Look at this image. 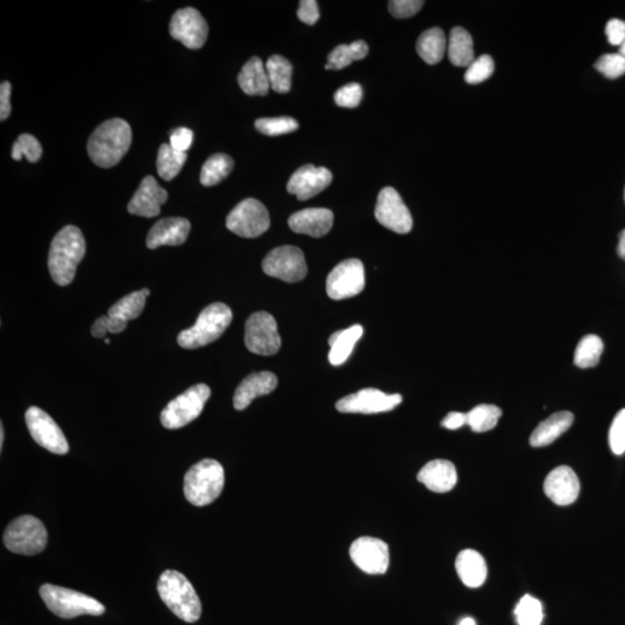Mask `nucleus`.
Segmentation results:
<instances>
[{"label":"nucleus","instance_id":"nucleus-1","mask_svg":"<svg viewBox=\"0 0 625 625\" xmlns=\"http://www.w3.org/2000/svg\"><path fill=\"white\" fill-rule=\"evenodd\" d=\"M131 142L133 130L126 120H108L90 135L88 144L89 156L99 167H114L129 150Z\"/></svg>","mask_w":625,"mask_h":625},{"label":"nucleus","instance_id":"nucleus-2","mask_svg":"<svg viewBox=\"0 0 625 625\" xmlns=\"http://www.w3.org/2000/svg\"><path fill=\"white\" fill-rule=\"evenodd\" d=\"M86 253L84 235L73 225L60 229L49 251L48 266L52 280L60 286L73 283L75 271Z\"/></svg>","mask_w":625,"mask_h":625},{"label":"nucleus","instance_id":"nucleus-3","mask_svg":"<svg viewBox=\"0 0 625 625\" xmlns=\"http://www.w3.org/2000/svg\"><path fill=\"white\" fill-rule=\"evenodd\" d=\"M158 593L169 611L187 623L197 622L202 615L201 600L186 575L167 570L158 581Z\"/></svg>","mask_w":625,"mask_h":625},{"label":"nucleus","instance_id":"nucleus-4","mask_svg":"<svg viewBox=\"0 0 625 625\" xmlns=\"http://www.w3.org/2000/svg\"><path fill=\"white\" fill-rule=\"evenodd\" d=\"M225 484L223 466L212 459L196 463L184 476L183 492L194 506L210 505L220 496Z\"/></svg>","mask_w":625,"mask_h":625},{"label":"nucleus","instance_id":"nucleus-5","mask_svg":"<svg viewBox=\"0 0 625 625\" xmlns=\"http://www.w3.org/2000/svg\"><path fill=\"white\" fill-rule=\"evenodd\" d=\"M233 312L223 303L211 304L201 312L195 325L181 331L178 343L183 349H197L210 344L225 333L231 325Z\"/></svg>","mask_w":625,"mask_h":625},{"label":"nucleus","instance_id":"nucleus-6","mask_svg":"<svg viewBox=\"0 0 625 625\" xmlns=\"http://www.w3.org/2000/svg\"><path fill=\"white\" fill-rule=\"evenodd\" d=\"M40 596L49 611L60 619L71 620L81 615L100 616L105 612L104 606L96 598L50 583L41 587Z\"/></svg>","mask_w":625,"mask_h":625},{"label":"nucleus","instance_id":"nucleus-7","mask_svg":"<svg viewBox=\"0 0 625 625\" xmlns=\"http://www.w3.org/2000/svg\"><path fill=\"white\" fill-rule=\"evenodd\" d=\"M47 541V529L33 515H22L15 519L4 533L5 547L19 555H37L44 551Z\"/></svg>","mask_w":625,"mask_h":625},{"label":"nucleus","instance_id":"nucleus-8","mask_svg":"<svg viewBox=\"0 0 625 625\" xmlns=\"http://www.w3.org/2000/svg\"><path fill=\"white\" fill-rule=\"evenodd\" d=\"M210 395L211 390L204 383L190 387L168 403L161 413V423L169 430L186 427L201 415Z\"/></svg>","mask_w":625,"mask_h":625},{"label":"nucleus","instance_id":"nucleus-9","mask_svg":"<svg viewBox=\"0 0 625 625\" xmlns=\"http://www.w3.org/2000/svg\"><path fill=\"white\" fill-rule=\"evenodd\" d=\"M226 226L241 238H258L270 228L268 210L258 199H243L229 212Z\"/></svg>","mask_w":625,"mask_h":625},{"label":"nucleus","instance_id":"nucleus-10","mask_svg":"<svg viewBox=\"0 0 625 625\" xmlns=\"http://www.w3.org/2000/svg\"><path fill=\"white\" fill-rule=\"evenodd\" d=\"M244 344L256 355L273 356L280 351L282 340L274 316L266 312L251 314L246 322Z\"/></svg>","mask_w":625,"mask_h":625},{"label":"nucleus","instance_id":"nucleus-11","mask_svg":"<svg viewBox=\"0 0 625 625\" xmlns=\"http://www.w3.org/2000/svg\"><path fill=\"white\" fill-rule=\"evenodd\" d=\"M262 269L270 277L286 283H297L307 274L306 259L303 251L295 246H282L271 251L263 259Z\"/></svg>","mask_w":625,"mask_h":625},{"label":"nucleus","instance_id":"nucleus-12","mask_svg":"<svg viewBox=\"0 0 625 625\" xmlns=\"http://www.w3.org/2000/svg\"><path fill=\"white\" fill-rule=\"evenodd\" d=\"M365 288V269L360 259L350 258L338 263L327 278V293L331 299L352 298Z\"/></svg>","mask_w":625,"mask_h":625},{"label":"nucleus","instance_id":"nucleus-13","mask_svg":"<svg viewBox=\"0 0 625 625\" xmlns=\"http://www.w3.org/2000/svg\"><path fill=\"white\" fill-rule=\"evenodd\" d=\"M26 424L40 446L51 453L64 455L69 451V443L56 421L47 413L37 406H30L26 412Z\"/></svg>","mask_w":625,"mask_h":625},{"label":"nucleus","instance_id":"nucleus-14","mask_svg":"<svg viewBox=\"0 0 625 625\" xmlns=\"http://www.w3.org/2000/svg\"><path fill=\"white\" fill-rule=\"evenodd\" d=\"M173 39L180 41L191 50H198L205 44L209 26L203 15L194 7L176 11L169 24Z\"/></svg>","mask_w":625,"mask_h":625},{"label":"nucleus","instance_id":"nucleus-15","mask_svg":"<svg viewBox=\"0 0 625 625\" xmlns=\"http://www.w3.org/2000/svg\"><path fill=\"white\" fill-rule=\"evenodd\" d=\"M374 214L380 224L398 235H406L413 229L412 213L394 188L380 191Z\"/></svg>","mask_w":625,"mask_h":625},{"label":"nucleus","instance_id":"nucleus-16","mask_svg":"<svg viewBox=\"0 0 625 625\" xmlns=\"http://www.w3.org/2000/svg\"><path fill=\"white\" fill-rule=\"evenodd\" d=\"M401 402L400 394L388 395L374 388H367L341 398L336 403V409L343 413L371 415V413L391 412L401 405Z\"/></svg>","mask_w":625,"mask_h":625},{"label":"nucleus","instance_id":"nucleus-17","mask_svg":"<svg viewBox=\"0 0 625 625\" xmlns=\"http://www.w3.org/2000/svg\"><path fill=\"white\" fill-rule=\"evenodd\" d=\"M350 557L367 575H385L390 567V549L380 538H357L350 547Z\"/></svg>","mask_w":625,"mask_h":625},{"label":"nucleus","instance_id":"nucleus-18","mask_svg":"<svg viewBox=\"0 0 625 625\" xmlns=\"http://www.w3.org/2000/svg\"><path fill=\"white\" fill-rule=\"evenodd\" d=\"M544 490L556 505L567 506L577 500L581 492V482L574 469L560 466L549 473L544 481Z\"/></svg>","mask_w":625,"mask_h":625},{"label":"nucleus","instance_id":"nucleus-19","mask_svg":"<svg viewBox=\"0 0 625 625\" xmlns=\"http://www.w3.org/2000/svg\"><path fill=\"white\" fill-rule=\"evenodd\" d=\"M331 181L333 174L329 169L306 165L293 173L286 188L289 193L296 195L299 201H307L322 193L330 186Z\"/></svg>","mask_w":625,"mask_h":625},{"label":"nucleus","instance_id":"nucleus-20","mask_svg":"<svg viewBox=\"0 0 625 625\" xmlns=\"http://www.w3.org/2000/svg\"><path fill=\"white\" fill-rule=\"evenodd\" d=\"M167 191L158 184L153 176H146L127 204V211L135 216L153 218L159 216L161 205L167 202Z\"/></svg>","mask_w":625,"mask_h":625},{"label":"nucleus","instance_id":"nucleus-21","mask_svg":"<svg viewBox=\"0 0 625 625\" xmlns=\"http://www.w3.org/2000/svg\"><path fill=\"white\" fill-rule=\"evenodd\" d=\"M190 229V221L186 218H164L150 229L146 246L150 250H157L161 246H180L186 243Z\"/></svg>","mask_w":625,"mask_h":625},{"label":"nucleus","instance_id":"nucleus-22","mask_svg":"<svg viewBox=\"0 0 625 625\" xmlns=\"http://www.w3.org/2000/svg\"><path fill=\"white\" fill-rule=\"evenodd\" d=\"M333 224L334 213L325 208L301 210L289 218V226L293 232L312 238H321L328 235Z\"/></svg>","mask_w":625,"mask_h":625},{"label":"nucleus","instance_id":"nucleus-23","mask_svg":"<svg viewBox=\"0 0 625 625\" xmlns=\"http://www.w3.org/2000/svg\"><path fill=\"white\" fill-rule=\"evenodd\" d=\"M278 385L277 376L271 372H258L248 375L236 388L233 405L236 410H244L256 397L273 393Z\"/></svg>","mask_w":625,"mask_h":625},{"label":"nucleus","instance_id":"nucleus-24","mask_svg":"<svg viewBox=\"0 0 625 625\" xmlns=\"http://www.w3.org/2000/svg\"><path fill=\"white\" fill-rule=\"evenodd\" d=\"M417 480L430 491L445 493L451 491L457 484V469L451 461L433 460L421 469Z\"/></svg>","mask_w":625,"mask_h":625},{"label":"nucleus","instance_id":"nucleus-25","mask_svg":"<svg viewBox=\"0 0 625 625\" xmlns=\"http://www.w3.org/2000/svg\"><path fill=\"white\" fill-rule=\"evenodd\" d=\"M455 567L462 583L470 589L483 585L487 579V563L480 552L472 549H466L459 553Z\"/></svg>","mask_w":625,"mask_h":625},{"label":"nucleus","instance_id":"nucleus-26","mask_svg":"<svg viewBox=\"0 0 625 625\" xmlns=\"http://www.w3.org/2000/svg\"><path fill=\"white\" fill-rule=\"evenodd\" d=\"M574 413L559 412L553 413L547 420L542 421L530 436L529 443L533 447H544L551 445L560 436L564 435L571 425L574 424Z\"/></svg>","mask_w":625,"mask_h":625},{"label":"nucleus","instance_id":"nucleus-27","mask_svg":"<svg viewBox=\"0 0 625 625\" xmlns=\"http://www.w3.org/2000/svg\"><path fill=\"white\" fill-rule=\"evenodd\" d=\"M238 82L241 89L251 96H265L271 89L266 67L258 58H251L244 64Z\"/></svg>","mask_w":625,"mask_h":625},{"label":"nucleus","instance_id":"nucleus-28","mask_svg":"<svg viewBox=\"0 0 625 625\" xmlns=\"http://www.w3.org/2000/svg\"><path fill=\"white\" fill-rule=\"evenodd\" d=\"M364 329L355 325L348 329L338 330L329 337V361L334 367H341L352 353L356 343L363 336Z\"/></svg>","mask_w":625,"mask_h":625},{"label":"nucleus","instance_id":"nucleus-29","mask_svg":"<svg viewBox=\"0 0 625 625\" xmlns=\"http://www.w3.org/2000/svg\"><path fill=\"white\" fill-rule=\"evenodd\" d=\"M448 58L455 66L468 67L475 60L473 48V37L465 28L455 27L451 30L447 44Z\"/></svg>","mask_w":625,"mask_h":625},{"label":"nucleus","instance_id":"nucleus-30","mask_svg":"<svg viewBox=\"0 0 625 625\" xmlns=\"http://www.w3.org/2000/svg\"><path fill=\"white\" fill-rule=\"evenodd\" d=\"M445 33L438 27L425 30L417 41V52L425 63L435 66L444 58L447 50Z\"/></svg>","mask_w":625,"mask_h":625},{"label":"nucleus","instance_id":"nucleus-31","mask_svg":"<svg viewBox=\"0 0 625 625\" xmlns=\"http://www.w3.org/2000/svg\"><path fill=\"white\" fill-rule=\"evenodd\" d=\"M270 88L274 92L284 94L289 92L292 86V64L283 56H271L266 64Z\"/></svg>","mask_w":625,"mask_h":625},{"label":"nucleus","instance_id":"nucleus-32","mask_svg":"<svg viewBox=\"0 0 625 625\" xmlns=\"http://www.w3.org/2000/svg\"><path fill=\"white\" fill-rule=\"evenodd\" d=\"M368 55V45L364 41H355L351 44H341L328 55L326 70H342L355 60H360Z\"/></svg>","mask_w":625,"mask_h":625},{"label":"nucleus","instance_id":"nucleus-33","mask_svg":"<svg viewBox=\"0 0 625 625\" xmlns=\"http://www.w3.org/2000/svg\"><path fill=\"white\" fill-rule=\"evenodd\" d=\"M235 167V161L225 153L211 156L203 165L201 183L204 187H212L228 178Z\"/></svg>","mask_w":625,"mask_h":625},{"label":"nucleus","instance_id":"nucleus-34","mask_svg":"<svg viewBox=\"0 0 625 625\" xmlns=\"http://www.w3.org/2000/svg\"><path fill=\"white\" fill-rule=\"evenodd\" d=\"M186 152H179L172 148L171 144L160 146L157 158L158 174L165 181L176 178L187 160Z\"/></svg>","mask_w":625,"mask_h":625},{"label":"nucleus","instance_id":"nucleus-35","mask_svg":"<svg viewBox=\"0 0 625 625\" xmlns=\"http://www.w3.org/2000/svg\"><path fill=\"white\" fill-rule=\"evenodd\" d=\"M604 352V342L597 335L583 337L575 352V364L581 368L597 367Z\"/></svg>","mask_w":625,"mask_h":625},{"label":"nucleus","instance_id":"nucleus-36","mask_svg":"<svg viewBox=\"0 0 625 625\" xmlns=\"http://www.w3.org/2000/svg\"><path fill=\"white\" fill-rule=\"evenodd\" d=\"M502 416V410L492 405H480L467 413V425L474 432L482 433L492 430Z\"/></svg>","mask_w":625,"mask_h":625},{"label":"nucleus","instance_id":"nucleus-37","mask_svg":"<svg viewBox=\"0 0 625 625\" xmlns=\"http://www.w3.org/2000/svg\"><path fill=\"white\" fill-rule=\"evenodd\" d=\"M146 297L142 291L130 293L109 308L108 315L129 321L137 319L144 311Z\"/></svg>","mask_w":625,"mask_h":625},{"label":"nucleus","instance_id":"nucleus-38","mask_svg":"<svg viewBox=\"0 0 625 625\" xmlns=\"http://www.w3.org/2000/svg\"><path fill=\"white\" fill-rule=\"evenodd\" d=\"M42 153V145L33 135L22 134L14 142L11 156L15 161L21 160V158L25 157L29 163L34 164L41 159Z\"/></svg>","mask_w":625,"mask_h":625},{"label":"nucleus","instance_id":"nucleus-39","mask_svg":"<svg viewBox=\"0 0 625 625\" xmlns=\"http://www.w3.org/2000/svg\"><path fill=\"white\" fill-rule=\"evenodd\" d=\"M255 127L259 133L270 137L291 134L299 127L298 122L295 119L282 116V118L259 119L255 122Z\"/></svg>","mask_w":625,"mask_h":625},{"label":"nucleus","instance_id":"nucleus-40","mask_svg":"<svg viewBox=\"0 0 625 625\" xmlns=\"http://www.w3.org/2000/svg\"><path fill=\"white\" fill-rule=\"evenodd\" d=\"M519 625H540L544 620L541 602L536 598L525 596L515 609Z\"/></svg>","mask_w":625,"mask_h":625},{"label":"nucleus","instance_id":"nucleus-41","mask_svg":"<svg viewBox=\"0 0 625 625\" xmlns=\"http://www.w3.org/2000/svg\"><path fill=\"white\" fill-rule=\"evenodd\" d=\"M495 71V63L489 55H482L474 60L466 71L465 79L470 85L480 84L490 78Z\"/></svg>","mask_w":625,"mask_h":625},{"label":"nucleus","instance_id":"nucleus-42","mask_svg":"<svg viewBox=\"0 0 625 625\" xmlns=\"http://www.w3.org/2000/svg\"><path fill=\"white\" fill-rule=\"evenodd\" d=\"M596 69L608 79L622 77L625 73V58L620 54L604 55L598 59Z\"/></svg>","mask_w":625,"mask_h":625},{"label":"nucleus","instance_id":"nucleus-43","mask_svg":"<svg viewBox=\"0 0 625 625\" xmlns=\"http://www.w3.org/2000/svg\"><path fill=\"white\" fill-rule=\"evenodd\" d=\"M609 446L613 454L622 455L625 451V409L613 418L609 430Z\"/></svg>","mask_w":625,"mask_h":625},{"label":"nucleus","instance_id":"nucleus-44","mask_svg":"<svg viewBox=\"0 0 625 625\" xmlns=\"http://www.w3.org/2000/svg\"><path fill=\"white\" fill-rule=\"evenodd\" d=\"M127 321L122 319L114 318V316L105 315L96 319L92 326V335L96 338H104L105 335L120 334L126 330Z\"/></svg>","mask_w":625,"mask_h":625},{"label":"nucleus","instance_id":"nucleus-45","mask_svg":"<svg viewBox=\"0 0 625 625\" xmlns=\"http://www.w3.org/2000/svg\"><path fill=\"white\" fill-rule=\"evenodd\" d=\"M361 99H363V89L356 82L343 86L334 96L335 103L343 108H356Z\"/></svg>","mask_w":625,"mask_h":625},{"label":"nucleus","instance_id":"nucleus-46","mask_svg":"<svg viewBox=\"0 0 625 625\" xmlns=\"http://www.w3.org/2000/svg\"><path fill=\"white\" fill-rule=\"evenodd\" d=\"M423 5L421 0H391L388 3V10L394 18L406 19L420 12Z\"/></svg>","mask_w":625,"mask_h":625},{"label":"nucleus","instance_id":"nucleus-47","mask_svg":"<svg viewBox=\"0 0 625 625\" xmlns=\"http://www.w3.org/2000/svg\"><path fill=\"white\" fill-rule=\"evenodd\" d=\"M194 141V133L188 127H179L171 135V146L179 152H186L191 148Z\"/></svg>","mask_w":625,"mask_h":625},{"label":"nucleus","instance_id":"nucleus-48","mask_svg":"<svg viewBox=\"0 0 625 625\" xmlns=\"http://www.w3.org/2000/svg\"><path fill=\"white\" fill-rule=\"evenodd\" d=\"M298 18L304 24L315 25L320 19L318 2L315 0H303L299 3Z\"/></svg>","mask_w":625,"mask_h":625},{"label":"nucleus","instance_id":"nucleus-49","mask_svg":"<svg viewBox=\"0 0 625 625\" xmlns=\"http://www.w3.org/2000/svg\"><path fill=\"white\" fill-rule=\"evenodd\" d=\"M606 35L612 45H621L625 40V22L619 19H612L606 26Z\"/></svg>","mask_w":625,"mask_h":625},{"label":"nucleus","instance_id":"nucleus-50","mask_svg":"<svg viewBox=\"0 0 625 625\" xmlns=\"http://www.w3.org/2000/svg\"><path fill=\"white\" fill-rule=\"evenodd\" d=\"M11 92L12 85L9 81H3L0 85V120H5L11 115Z\"/></svg>","mask_w":625,"mask_h":625},{"label":"nucleus","instance_id":"nucleus-51","mask_svg":"<svg viewBox=\"0 0 625 625\" xmlns=\"http://www.w3.org/2000/svg\"><path fill=\"white\" fill-rule=\"evenodd\" d=\"M443 428H447V430H458L467 425V413H450L445 417V420L442 421Z\"/></svg>","mask_w":625,"mask_h":625},{"label":"nucleus","instance_id":"nucleus-52","mask_svg":"<svg viewBox=\"0 0 625 625\" xmlns=\"http://www.w3.org/2000/svg\"><path fill=\"white\" fill-rule=\"evenodd\" d=\"M617 251H619L620 258H623L625 261V229L620 233Z\"/></svg>","mask_w":625,"mask_h":625},{"label":"nucleus","instance_id":"nucleus-53","mask_svg":"<svg viewBox=\"0 0 625 625\" xmlns=\"http://www.w3.org/2000/svg\"><path fill=\"white\" fill-rule=\"evenodd\" d=\"M4 436H5V432H4V427L2 424V425H0V450H3Z\"/></svg>","mask_w":625,"mask_h":625},{"label":"nucleus","instance_id":"nucleus-54","mask_svg":"<svg viewBox=\"0 0 625 625\" xmlns=\"http://www.w3.org/2000/svg\"><path fill=\"white\" fill-rule=\"evenodd\" d=\"M460 625H475V621L473 619H465L462 621Z\"/></svg>","mask_w":625,"mask_h":625},{"label":"nucleus","instance_id":"nucleus-55","mask_svg":"<svg viewBox=\"0 0 625 625\" xmlns=\"http://www.w3.org/2000/svg\"><path fill=\"white\" fill-rule=\"evenodd\" d=\"M619 54H620V55H622L623 58H625V40H624V42L620 45V52H619Z\"/></svg>","mask_w":625,"mask_h":625},{"label":"nucleus","instance_id":"nucleus-56","mask_svg":"<svg viewBox=\"0 0 625 625\" xmlns=\"http://www.w3.org/2000/svg\"><path fill=\"white\" fill-rule=\"evenodd\" d=\"M142 292L144 293V296H145V297H149V296H150V289H142Z\"/></svg>","mask_w":625,"mask_h":625},{"label":"nucleus","instance_id":"nucleus-57","mask_svg":"<svg viewBox=\"0 0 625 625\" xmlns=\"http://www.w3.org/2000/svg\"><path fill=\"white\" fill-rule=\"evenodd\" d=\"M104 343L105 344H111V340H109V338H105Z\"/></svg>","mask_w":625,"mask_h":625},{"label":"nucleus","instance_id":"nucleus-58","mask_svg":"<svg viewBox=\"0 0 625 625\" xmlns=\"http://www.w3.org/2000/svg\"><path fill=\"white\" fill-rule=\"evenodd\" d=\"M624 201H625V189H624Z\"/></svg>","mask_w":625,"mask_h":625}]
</instances>
